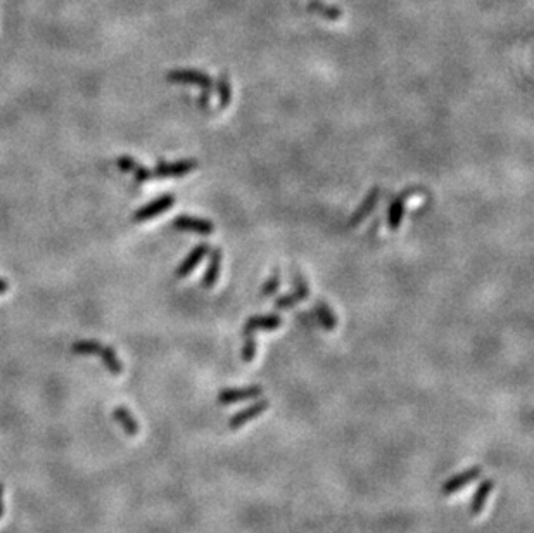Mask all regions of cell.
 I'll return each instance as SVG.
<instances>
[{"label": "cell", "mask_w": 534, "mask_h": 533, "mask_svg": "<svg viewBox=\"0 0 534 533\" xmlns=\"http://www.w3.org/2000/svg\"><path fill=\"white\" fill-rule=\"evenodd\" d=\"M282 326V317L277 314H268V315H253L248 319L244 326V335H253L254 331H274Z\"/></svg>", "instance_id": "52a82bcc"}, {"label": "cell", "mask_w": 534, "mask_h": 533, "mask_svg": "<svg viewBox=\"0 0 534 533\" xmlns=\"http://www.w3.org/2000/svg\"><path fill=\"white\" fill-rule=\"evenodd\" d=\"M214 87H216L218 94H220V108L225 110V108H228V104H230L232 101V82L225 71L220 75V78L216 80Z\"/></svg>", "instance_id": "ac0fdd59"}, {"label": "cell", "mask_w": 534, "mask_h": 533, "mask_svg": "<svg viewBox=\"0 0 534 533\" xmlns=\"http://www.w3.org/2000/svg\"><path fill=\"white\" fill-rule=\"evenodd\" d=\"M479 474H481V467H479V466L468 467V469H465L463 473H460V474H457V476L450 478V480L446 481L445 485H443V494H445V495L457 494V492H459V490H462L465 485H468V483H470V481H474L475 478H479Z\"/></svg>", "instance_id": "30bf717a"}, {"label": "cell", "mask_w": 534, "mask_h": 533, "mask_svg": "<svg viewBox=\"0 0 534 533\" xmlns=\"http://www.w3.org/2000/svg\"><path fill=\"white\" fill-rule=\"evenodd\" d=\"M112 416H114L116 423L121 424V428L125 430V433L128 435V437H135V435L139 433V424H137L135 418H133V414L128 411V409L125 407L116 409Z\"/></svg>", "instance_id": "9a60e30c"}, {"label": "cell", "mask_w": 534, "mask_h": 533, "mask_svg": "<svg viewBox=\"0 0 534 533\" xmlns=\"http://www.w3.org/2000/svg\"><path fill=\"white\" fill-rule=\"evenodd\" d=\"M209 94H212V92H209V90H202V94H201V96H199V104H201L202 108H208Z\"/></svg>", "instance_id": "cb8c5ba5"}, {"label": "cell", "mask_w": 534, "mask_h": 533, "mask_svg": "<svg viewBox=\"0 0 534 533\" xmlns=\"http://www.w3.org/2000/svg\"><path fill=\"white\" fill-rule=\"evenodd\" d=\"M493 487H495L493 480H482L481 483H479L477 490H475V494H474V497H472V502H470V514L472 516H477V514L481 513L482 507H484V504H486V499H488V495L491 494Z\"/></svg>", "instance_id": "5bb4252c"}, {"label": "cell", "mask_w": 534, "mask_h": 533, "mask_svg": "<svg viewBox=\"0 0 534 533\" xmlns=\"http://www.w3.org/2000/svg\"><path fill=\"white\" fill-rule=\"evenodd\" d=\"M270 407V402L268 400H258V404H253L249 405V407L242 409V411H239L237 414H234L230 418V421H228V426L232 428V430H237V428H242L246 423H249V421H253L254 418H258L260 414H263L267 409Z\"/></svg>", "instance_id": "ba28073f"}, {"label": "cell", "mask_w": 534, "mask_h": 533, "mask_svg": "<svg viewBox=\"0 0 534 533\" xmlns=\"http://www.w3.org/2000/svg\"><path fill=\"white\" fill-rule=\"evenodd\" d=\"M315 314H317L318 322L322 324V328L329 329L330 331V329H334L337 326V319L336 315H334V312L330 310L329 303L322 302V300H317V302H315Z\"/></svg>", "instance_id": "e0dca14e"}, {"label": "cell", "mask_w": 534, "mask_h": 533, "mask_svg": "<svg viewBox=\"0 0 534 533\" xmlns=\"http://www.w3.org/2000/svg\"><path fill=\"white\" fill-rule=\"evenodd\" d=\"M166 80L168 82L188 83V85L201 87L202 90H209V92L214 89V80L212 76L199 70H172L166 75Z\"/></svg>", "instance_id": "7a4b0ae2"}, {"label": "cell", "mask_w": 534, "mask_h": 533, "mask_svg": "<svg viewBox=\"0 0 534 533\" xmlns=\"http://www.w3.org/2000/svg\"><path fill=\"white\" fill-rule=\"evenodd\" d=\"M7 289H9V284H7V282L3 281V279H0V295H3V293H6Z\"/></svg>", "instance_id": "d4e9b609"}, {"label": "cell", "mask_w": 534, "mask_h": 533, "mask_svg": "<svg viewBox=\"0 0 534 533\" xmlns=\"http://www.w3.org/2000/svg\"><path fill=\"white\" fill-rule=\"evenodd\" d=\"M3 514V504H2V485H0V518Z\"/></svg>", "instance_id": "484cf974"}, {"label": "cell", "mask_w": 534, "mask_h": 533, "mask_svg": "<svg viewBox=\"0 0 534 533\" xmlns=\"http://www.w3.org/2000/svg\"><path fill=\"white\" fill-rule=\"evenodd\" d=\"M296 303H299V298H297V296L292 293V295H287V296H282V298H279L277 302H275V307L284 310V308H292Z\"/></svg>", "instance_id": "603a6c76"}, {"label": "cell", "mask_w": 534, "mask_h": 533, "mask_svg": "<svg viewBox=\"0 0 534 533\" xmlns=\"http://www.w3.org/2000/svg\"><path fill=\"white\" fill-rule=\"evenodd\" d=\"M173 227L178 231L185 232H198V234L209 235L214 232V224L212 220L199 219V217H188V215H180L173 220Z\"/></svg>", "instance_id": "8992f818"}, {"label": "cell", "mask_w": 534, "mask_h": 533, "mask_svg": "<svg viewBox=\"0 0 534 533\" xmlns=\"http://www.w3.org/2000/svg\"><path fill=\"white\" fill-rule=\"evenodd\" d=\"M175 201L177 198L173 194L159 196V198H156L154 201H151L149 205H145L142 206V208L137 210V213L133 215V220H135V222H147V220L168 212V210L175 205Z\"/></svg>", "instance_id": "277c9868"}, {"label": "cell", "mask_w": 534, "mask_h": 533, "mask_svg": "<svg viewBox=\"0 0 534 533\" xmlns=\"http://www.w3.org/2000/svg\"><path fill=\"white\" fill-rule=\"evenodd\" d=\"M256 339H254L253 335H246V342H244V346H242V360L244 362H253V358L256 357Z\"/></svg>", "instance_id": "44dd1931"}, {"label": "cell", "mask_w": 534, "mask_h": 533, "mask_svg": "<svg viewBox=\"0 0 534 533\" xmlns=\"http://www.w3.org/2000/svg\"><path fill=\"white\" fill-rule=\"evenodd\" d=\"M279 284H281V274H279V270H275L274 274L267 279L263 288H261V296H263V298H268V296L274 295V293L279 289Z\"/></svg>", "instance_id": "ffe728a7"}, {"label": "cell", "mask_w": 534, "mask_h": 533, "mask_svg": "<svg viewBox=\"0 0 534 533\" xmlns=\"http://www.w3.org/2000/svg\"><path fill=\"white\" fill-rule=\"evenodd\" d=\"M292 284H294V295L299 298V302H304V300L310 296V288H308L306 281H304V277L301 274H294V279H292Z\"/></svg>", "instance_id": "d6986e66"}, {"label": "cell", "mask_w": 534, "mask_h": 533, "mask_svg": "<svg viewBox=\"0 0 534 533\" xmlns=\"http://www.w3.org/2000/svg\"><path fill=\"white\" fill-rule=\"evenodd\" d=\"M71 350L73 353L78 355H97V357H101V360L104 362V365L109 369L111 374H119L123 371L121 360L118 358L116 351L111 346H107V344L94 342V339H85V342L73 344Z\"/></svg>", "instance_id": "6da1fadb"}, {"label": "cell", "mask_w": 534, "mask_h": 533, "mask_svg": "<svg viewBox=\"0 0 534 533\" xmlns=\"http://www.w3.org/2000/svg\"><path fill=\"white\" fill-rule=\"evenodd\" d=\"M308 9H310L311 13H317L318 16L323 17V20L337 21L341 20V16H343L341 9H337V7L334 6H329V3L323 2V0H310V2H308Z\"/></svg>", "instance_id": "2e32d148"}, {"label": "cell", "mask_w": 534, "mask_h": 533, "mask_svg": "<svg viewBox=\"0 0 534 533\" xmlns=\"http://www.w3.org/2000/svg\"><path fill=\"white\" fill-rule=\"evenodd\" d=\"M379 198H380V187L376 186V187H372V189H370L369 192H366V196H365V199H363V203L358 206V210H355V213H353V215H351L350 222H348V224H350V227L359 226V224H362L363 220H365L366 217H369L370 213H372V210L376 208V205H377V201H379Z\"/></svg>", "instance_id": "9c48e42d"}, {"label": "cell", "mask_w": 534, "mask_h": 533, "mask_svg": "<svg viewBox=\"0 0 534 533\" xmlns=\"http://www.w3.org/2000/svg\"><path fill=\"white\" fill-rule=\"evenodd\" d=\"M220 268H221V248H214L209 256V265L206 268L205 275H202L201 286L202 288L209 289L216 284L218 277H220Z\"/></svg>", "instance_id": "4fadbf2b"}, {"label": "cell", "mask_w": 534, "mask_h": 533, "mask_svg": "<svg viewBox=\"0 0 534 533\" xmlns=\"http://www.w3.org/2000/svg\"><path fill=\"white\" fill-rule=\"evenodd\" d=\"M132 173H133V177H135L137 184H144V182H147L149 179H152L151 170H147L145 166L140 165V163H137L135 168L132 170Z\"/></svg>", "instance_id": "7402d4cb"}, {"label": "cell", "mask_w": 534, "mask_h": 533, "mask_svg": "<svg viewBox=\"0 0 534 533\" xmlns=\"http://www.w3.org/2000/svg\"><path fill=\"white\" fill-rule=\"evenodd\" d=\"M198 165H199L198 159L194 158L180 159V161H173V163L159 161L151 173L152 177H159V179H166V177H181L194 172V170L198 168Z\"/></svg>", "instance_id": "3957f363"}, {"label": "cell", "mask_w": 534, "mask_h": 533, "mask_svg": "<svg viewBox=\"0 0 534 533\" xmlns=\"http://www.w3.org/2000/svg\"><path fill=\"white\" fill-rule=\"evenodd\" d=\"M208 251H209V244H208V242H202V244L195 246V248L192 249V251L188 253L187 256H185L184 262L180 263V267H178L177 277L178 279L187 277V275L191 274V272L199 265V262H201V260L205 258L206 255H208Z\"/></svg>", "instance_id": "8fae6325"}, {"label": "cell", "mask_w": 534, "mask_h": 533, "mask_svg": "<svg viewBox=\"0 0 534 533\" xmlns=\"http://www.w3.org/2000/svg\"><path fill=\"white\" fill-rule=\"evenodd\" d=\"M263 393V388L260 384H253V386L246 388H223V390L218 393V402L221 405L235 404V402L241 400H251V398H258Z\"/></svg>", "instance_id": "5b68a950"}, {"label": "cell", "mask_w": 534, "mask_h": 533, "mask_svg": "<svg viewBox=\"0 0 534 533\" xmlns=\"http://www.w3.org/2000/svg\"><path fill=\"white\" fill-rule=\"evenodd\" d=\"M412 191L413 189H406L391 203L390 212H387V224H390L391 231H398L399 226H401L403 215H405V199L408 198V194Z\"/></svg>", "instance_id": "7c38bea8"}]
</instances>
